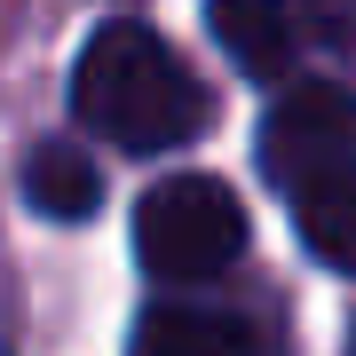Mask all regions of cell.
<instances>
[{
  "label": "cell",
  "mask_w": 356,
  "mask_h": 356,
  "mask_svg": "<svg viewBox=\"0 0 356 356\" xmlns=\"http://www.w3.org/2000/svg\"><path fill=\"white\" fill-rule=\"evenodd\" d=\"M72 111L119 151H166V143L206 127V88L182 72V56L143 24H103L79 48Z\"/></svg>",
  "instance_id": "obj_1"
},
{
  "label": "cell",
  "mask_w": 356,
  "mask_h": 356,
  "mask_svg": "<svg viewBox=\"0 0 356 356\" xmlns=\"http://www.w3.org/2000/svg\"><path fill=\"white\" fill-rule=\"evenodd\" d=\"M238 245H245V206L229 198V182H214V175H166L135 206V254L166 285L222 277V269L238 261Z\"/></svg>",
  "instance_id": "obj_2"
},
{
  "label": "cell",
  "mask_w": 356,
  "mask_h": 356,
  "mask_svg": "<svg viewBox=\"0 0 356 356\" xmlns=\"http://www.w3.org/2000/svg\"><path fill=\"white\" fill-rule=\"evenodd\" d=\"M261 166L293 198H301L309 182L356 166V95L332 88V79H309V88L277 95V111L261 119Z\"/></svg>",
  "instance_id": "obj_3"
},
{
  "label": "cell",
  "mask_w": 356,
  "mask_h": 356,
  "mask_svg": "<svg viewBox=\"0 0 356 356\" xmlns=\"http://www.w3.org/2000/svg\"><path fill=\"white\" fill-rule=\"evenodd\" d=\"M135 356H269V332L238 309H143V332H135Z\"/></svg>",
  "instance_id": "obj_4"
},
{
  "label": "cell",
  "mask_w": 356,
  "mask_h": 356,
  "mask_svg": "<svg viewBox=\"0 0 356 356\" xmlns=\"http://www.w3.org/2000/svg\"><path fill=\"white\" fill-rule=\"evenodd\" d=\"M206 32L238 72H285L293 64V8L285 0H206Z\"/></svg>",
  "instance_id": "obj_5"
},
{
  "label": "cell",
  "mask_w": 356,
  "mask_h": 356,
  "mask_svg": "<svg viewBox=\"0 0 356 356\" xmlns=\"http://www.w3.org/2000/svg\"><path fill=\"white\" fill-rule=\"evenodd\" d=\"M24 198L40 206V214H56V222H88L95 206H103V175H95L88 151H72V143H32Z\"/></svg>",
  "instance_id": "obj_6"
},
{
  "label": "cell",
  "mask_w": 356,
  "mask_h": 356,
  "mask_svg": "<svg viewBox=\"0 0 356 356\" xmlns=\"http://www.w3.org/2000/svg\"><path fill=\"white\" fill-rule=\"evenodd\" d=\"M293 222H301V238L317 245L332 269H348V277H356V166L309 182V191L293 198Z\"/></svg>",
  "instance_id": "obj_7"
},
{
  "label": "cell",
  "mask_w": 356,
  "mask_h": 356,
  "mask_svg": "<svg viewBox=\"0 0 356 356\" xmlns=\"http://www.w3.org/2000/svg\"><path fill=\"white\" fill-rule=\"evenodd\" d=\"M309 8H325V24L341 40H356V0H309Z\"/></svg>",
  "instance_id": "obj_8"
}]
</instances>
